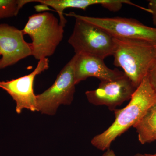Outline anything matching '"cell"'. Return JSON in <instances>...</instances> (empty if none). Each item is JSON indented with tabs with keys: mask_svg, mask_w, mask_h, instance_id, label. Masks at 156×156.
I'll return each instance as SVG.
<instances>
[{
	"mask_svg": "<svg viewBox=\"0 0 156 156\" xmlns=\"http://www.w3.org/2000/svg\"><path fill=\"white\" fill-rule=\"evenodd\" d=\"M156 103V90L147 75L135 90L128 105L114 111V122L107 130L92 138V145L101 151L109 149L112 143L118 136L134 127Z\"/></svg>",
	"mask_w": 156,
	"mask_h": 156,
	"instance_id": "6da1fadb",
	"label": "cell"
},
{
	"mask_svg": "<svg viewBox=\"0 0 156 156\" xmlns=\"http://www.w3.org/2000/svg\"><path fill=\"white\" fill-rule=\"evenodd\" d=\"M65 15L92 23L106 32L113 38L142 40L156 44V27L144 25L136 19L121 17H89L74 12Z\"/></svg>",
	"mask_w": 156,
	"mask_h": 156,
	"instance_id": "5b68a950",
	"label": "cell"
},
{
	"mask_svg": "<svg viewBox=\"0 0 156 156\" xmlns=\"http://www.w3.org/2000/svg\"><path fill=\"white\" fill-rule=\"evenodd\" d=\"M101 156H117L115 154L114 152L112 150L109 149L107 150L106 151L105 153Z\"/></svg>",
	"mask_w": 156,
	"mask_h": 156,
	"instance_id": "e0dca14e",
	"label": "cell"
},
{
	"mask_svg": "<svg viewBox=\"0 0 156 156\" xmlns=\"http://www.w3.org/2000/svg\"><path fill=\"white\" fill-rule=\"evenodd\" d=\"M154 156H156V153L155 154H154Z\"/></svg>",
	"mask_w": 156,
	"mask_h": 156,
	"instance_id": "d6986e66",
	"label": "cell"
},
{
	"mask_svg": "<svg viewBox=\"0 0 156 156\" xmlns=\"http://www.w3.org/2000/svg\"><path fill=\"white\" fill-rule=\"evenodd\" d=\"M35 2L51 7L58 13L60 24L65 27L67 21L63 15V11L69 8L86 10L89 6L100 5L108 9L113 0H38Z\"/></svg>",
	"mask_w": 156,
	"mask_h": 156,
	"instance_id": "8fae6325",
	"label": "cell"
},
{
	"mask_svg": "<svg viewBox=\"0 0 156 156\" xmlns=\"http://www.w3.org/2000/svg\"><path fill=\"white\" fill-rule=\"evenodd\" d=\"M136 88L126 75L110 81H101L97 89L87 91L86 95L90 103L105 105L111 111L131 99Z\"/></svg>",
	"mask_w": 156,
	"mask_h": 156,
	"instance_id": "ba28073f",
	"label": "cell"
},
{
	"mask_svg": "<svg viewBox=\"0 0 156 156\" xmlns=\"http://www.w3.org/2000/svg\"><path fill=\"white\" fill-rule=\"evenodd\" d=\"M148 9L151 11V14L152 17L153 23L156 28V0H150L148 1Z\"/></svg>",
	"mask_w": 156,
	"mask_h": 156,
	"instance_id": "9a60e30c",
	"label": "cell"
},
{
	"mask_svg": "<svg viewBox=\"0 0 156 156\" xmlns=\"http://www.w3.org/2000/svg\"><path fill=\"white\" fill-rule=\"evenodd\" d=\"M22 30L31 39L32 55L38 60L54 54L64 34L59 20L48 12L31 15Z\"/></svg>",
	"mask_w": 156,
	"mask_h": 156,
	"instance_id": "3957f363",
	"label": "cell"
},
{
	"mask_svg": "<svg viewBox=\"0 0 156 156\" xmlns=\"http://www.w3.org/2000/svg\"><path fill=\"white\" fill-rule=\"evenodd\" d=\"M24 35L22 30L13 26L0 24V69L32 55L31 43L26 41Z\"/></svg>",
	"mask_w": 156,
	"mask_h": 156,
	"instance_id": "9c48e42d",
	"label": "cell"
},
{
	"mask_svg": "<svg viewBox=\"0 0 156 156\" xmlns=\"http://www.w3.org/2000/svg\"><path fill=\"white\" fill-rule=\"evenodd\" d=\"M32 0H0V20L16 16L26 4Z\"/></svg>",
	"mask_w": 156,
	"mask_h": 156,
	"instance_id": "4fadbf2b",
	"label": "cell"
},
{
	"mask_svg": "<svg viewBox=\"0 0 156 156\" xmlns=\"http://www.w3.org/2000/svg\"><path fill=\"white\" fill-rule=\"evenodd\" d=\"M49 68L48 58H42L30 73L10 80L0 81V88L5 91L16 102L15 110L17 114L21 113L23 109L37 111L36 95L34 90L35 79Z\"/></svg>",
	"mask_w": 156,
	"mask_h": 156,
	"instance_id": "52a82bcc",
	"label": "cell"
},
{
	"mask_svg": "<svg viewBox=\"0 0 156 156\" xmlns=\"http://www.w3.org/2000/svg\"><path fill=\"white\" fill-rule=\"evenodd\" d=\"M74 27L68 43L75 54L84 53L104 59L113 54V38L92 23L75 18Z\"/></svg>",
	"mask_w": 156,
	"mask_h": 156,
	"instance_id": "277c9868",
	"label": "cell"
},
{
	"mask_svg": "<svg viewBox=\"0 0 156 156\" xmlns=\"http://www.w3.org/2000/svg\"><path fill=\"white\" fill-rule=\"evenodd\" d=\"M133 156H154V154H136Z\"/></svg>",
	"mask_w": 156,
	"mask_h": 156,
	"instance_id": "ac0fdd59",
	"label": "cell"
},
{
	"mask_svg": "<svg viewBox=\"0 0 156 156\" xmlns=\"http://www.w3.org/2000/svg\"><path fill=\"white\" fill-rule=\"evenodd\" d=\"M73 56L63 67L54 83L48 89L36 95L37 111L53 115L61 105L72 103L75 92Z\"/></svg>",
	"mask_w": 156,
	"mask_h": 156,
	"instance_id": "8992f818",
	"label": "cell"
},
{
	"mask_svg": "<svg viewBox=\"0 0 156 156\" xmlns=\"http://www.w3.org/2000/svg\"><path fill=\"white\" fill-rule=\"evenodd\" d=\"M74 69L76 85L88 78L94 77L101 81L113 80L123 76V72L107 66L102 58L90 54H75Z\"/></svg>",
	"mask_w": 156,
	"mask_h": 156,
	"instance_id": "30bf717a",
	"label": "cell"
},
{
	"mask_svg": "<svg viewBox=\"0 0 156 156\" xmlns=\"http://www.w3.org/2000/svg\"><path fill=\"white\" fill-rule=\"evenodd\" d=\"M148 77L152 86L156 90V57L153 65L148 74Z\"/></svg>",
	"mask_w": 156,
	"mask_h": 156,
	"instance_id": "5bb4252c",
	"label": "cell"
},
{
	"mask_svg": "<svg viewBox=\"0 0 156 156\" xmlns=\"http://www.w3.org/2000/svg\"><path fill=\"white\" fill-rule=\"evenodd\" d=\"M0 56H1V55H0Z\"/></svg>",
	"mask_w": 156,
	"mask_h": 156,
	"instance_id": "ffe728a7",
	"label": "cell"
},
{
	"mask_svg": "<svg viewBox=\"0 0 156 156\" xmlns=\"http://www.w3.org/2000/svg\"><path fill=\"white\" fill-rule=\"evenodd\" d=\"M141 144L156 141V103L151 107L141 120L134 126Z\"/></svg>",
	"mask_w": 156,
	"mask_h": 156,
	"instance_id": "7c38bea8",
	"label": "cell"
},
{
	"mask_svg": "<svg viewBox=\"0 0 156 156\" xmlns=\"http://www.w3.org/2000/svg\"><path fill=\"white\" fill-rule=\"evenodd\" d=\"M36 10L38 12H41V11H45L46 10H50L49 7L46 5L41 4V5H39L35 7Z\"/></svg>",
	"mask_w": 156,
	"mask_h": 156,
	"instance_id": "2e32d148",
	"label": "cell"
},
{
	"mask_svg": "<svg viewBox=\"0 0 156 156\" xmlns=\"http://www.w3.org/2000/svg\"><path fill=\"white\" fill-rule=\"evenodd\" d=\"M114 64L137 88L148 74L156 57V44L147 41L113 38Z\"/></svg>",
	"mask_w": 156,
	"mask_h": 156,
	"instance_id": "7a4b0ae2",
	"label": "cell"
}]
</instances>
